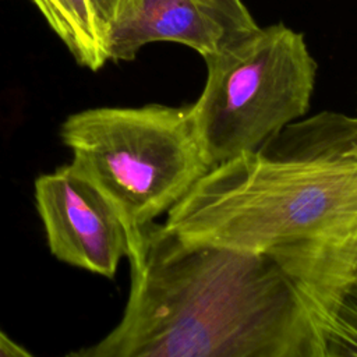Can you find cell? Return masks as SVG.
<instances>
[{
	"label": "cell",
	"instance_id": "cell-1",
	"mask_svg": "<svg viewBox=\"0 0 357 357\" xmlns=\"http://www.w3.org/2000/svg\"><path fill=\"white\" fill-rule=\"evenodd\" d=\"M119 324L77 357H329L350 278L311 258L127 231Z\"/></svg>",
	"mask_w": 357,
	"mask_h": 357
},
{
	"label": "cell",
	"instance_id": "cell-4",
	"mask_svg": "<svg viewBox=\"0 0 357 357\" xmlns=\"http://www.w3.org/2000/svg\"><path fill=\"white\" fill-rule=\"evenodd\" d=\"M202 59L206 79L190 109L211 167L257 151L310 110L318 64L304 35L284 24Z\"/></svg>",
	"mask_w": 357,
	"mask_h": 357
},
{
	"label": "cell",
	"instance_id": "cell-10",
	"mask_svg": "<svg viewBox=\"0 0 357 357\" xmlns=\"http://www.w3.org/2000/svg\"><path fill=\"white\" fill-rule=\"evenodd\" d=\"M31 351L13 340L0 328V357H29Z\"/></svg>",
	"mask_w": 357,
	"mask_h": 357
},
{
	"label": "cell",
	"instance_id": "cell-9",
	"mask_svg": "<svg viewBox=\"0 0 357 357\" xmlns=\"http://www.w3.org/2000/svg\"><path fill=\"white\" fill-rule=\"evenodd\" d=\"M89 3L105 32L106 39V32L109 26L116 22L117 18L126 11L130 0H89Z\"/></svg>",
	"mask_w": 357,
	"mask_h": 357
},
{
	"label": "cell",
	"instance_id": "cell-2",
	"mask_svg": "<svg viewBox=\"0 0 357 357\" xmlns=\"http://www.w3.org/2000/svg\"><path fill=\"white\" fill-rule=\"evenodd\" d=\"M178 237L298 254L351 276L357 261V117L296 120L211 167L166 213Z\"/></svg>",
	"mask_w": 357,
	"mask_h": 357
},
{
	"label": "cell",
	"instance_id": "cell-3",
	"mask_svg": "<svg viewBox=\"0 0 357 357\" xmlns=\"http://www.w3.org/2000/svg\"><path fill=\"white\" fill-rule=\"evenodd\" d=\"M71 166L107 201L126 231L169 212L211 169L190 106H103L60 127Z\"/></svg>",
	"mask_w": 357,
	"mask_h": 357
},
{
	"label": "cell",
	"instance_id": "cell-7",
	"mask_svg": "<svg viewBox=\"0 0 357 357\" xmlns=\"http://www.w3.org/2000/svg\"><path fill=\"white\" fill-rule=\"evenodd\" d=\"M74 60L91 71L107 61L105 32L89 0H31Z\"/></svg>",
	"mask_w": 357,
	"mask_h": 357
},
{
	"label": "cell",
	"instance_id": "cell-11",
	"mask_svg": "<svg viewBox=\"0 0 357 357\" xmlns=\"http://www.w3.org/2000/svg\"><path fill=\"white\" fill-rule=\"evenodd\" d=\"M216 4H219L222 8L229 11L236 18L247 22V24H257L247 7L241 0H213Z\"/></svg>",
	"mask_w": 357,
	"mask_h": 357
},
{
	"label": "cell",
	"instance_id": "cell-6",
	"mask_svg": "<svg viewBox=\"0 0 357 357\" xmlns=\"http://www.w3.org/2000/svg\"><path fill=\"white\" fill-rule=\"evenodd\" d=\"M213 0H130L106 32L109 61H131L148 43L174 42L202 57L255 31Z\"/></svg>",
	"mask_w": 357,
	"mask_h": 357
},
{
	"label": "cell",
	"instance_id": "cell-5",
	"mask_svg": "<svg viewBox=\"0 0 357 357\" xmlns=\"http://www.w3.org/2000/svg\"><path fill=\"white\" fill-rule=\"evenodd\" d=\"M33 195L52 255L113 279L127 255V231L107 201L71 163L40 174Z\"/></svg>",
	"mask_w": 357,
	"mask_h": 357
},
{
	"label": "cell",
	"instance_id": "cell-8",
	"mask_svg": "<svg viewBox=\"0 0 357 357\" xmlns=\"http://www.w3.org/2000/svg\"><path fill=\"white\" fill-rule=\"evenodd\" d=\"M357 356V261L335 318L329 357Z\"/></svg>",
	"mask_w": 357,
	"mask_h": 357
}]
</instances>
